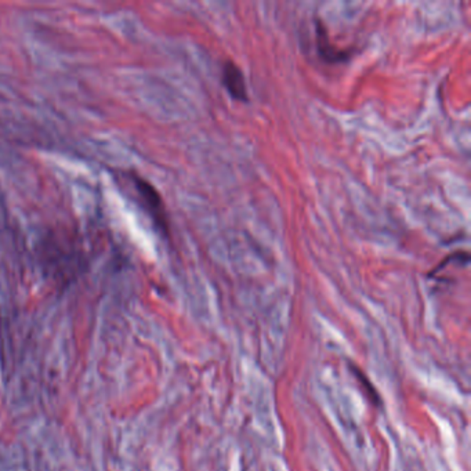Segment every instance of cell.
I'll use <instances>...</instances> for the list:
<instances>
[{
    "mask_svg": "<svg viewBox=\"0 0 471 471\" xmlns=\"http://www.w3.org/2000/svg\"><path fill=\"white\" fill-rule=\"evenodd\" d=\"M314 27H315L316 52L320 54L321 59L329 64L347 61L350 53L346 50L333 46L332 42L329 39L328 29L320 19H316V17L314 19Z\"/></svg>",
    "mask_w": 471,
    "mask_h": 471,
    "instance_id": "1",
    "label": "cell"
},
{
    "mask_svg": "<svg viewBox=\"0 0 471 471\" xmlns=\"http://www.w3.org/2000/svg\"><path fill=\"white\" fill-rule=\"evenodd\" d=\"M223 84L227 92L236 101L248 103V89H246L245 75L236 62L226 61L223 67Z\"/></svg>",
    "mask_w": 471,
    "mask_h": 471,
    "instance_id": "2",
    "label": "cell"
},
{
    "mask_svg": "<svg viewBox=\"0 0 471 471\" xmlns=\"http://www.w3.org/2000/svg\"><path fill=\"white\" fill-rule=\"evenodd\" d=\"M136 181L137 189H139L140 196H141L143 201L146 202L147 209H148L151 218L154 219L156 226L159 227V230L168 233V223H166V218H164V206H162L158 193L154 189V187L149 186L146 181H141L140 179H136Z\"/></svg>",
    "mask_w": 471,
    "mask_h": 471,
    "instance_id": "3",
    "label": "cell"
}]
</instances>
